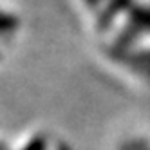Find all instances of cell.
I'll return each mask as SVG.
<instances>
[{"instance_id": "cell-1", "label": "cell", "mask_w": 150, "mask_h": 150, "mask_svg": "<svg viewBox=\"0 0 150 150\" xmlns=\"http://www.w3.org/2000/svg\"><path fill=\"white\" fill-rule=\"evenodd\" d=\"M109 6L105 11L123 22L92 27L96 35L109 31V36L98 38L101 54L136 87L150 91V0H109Z\"/></svg>"}]
</instances>
